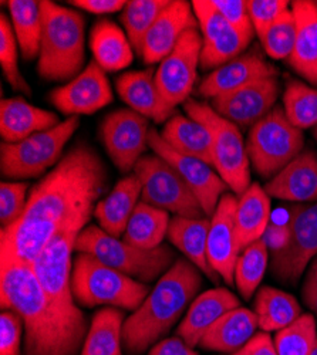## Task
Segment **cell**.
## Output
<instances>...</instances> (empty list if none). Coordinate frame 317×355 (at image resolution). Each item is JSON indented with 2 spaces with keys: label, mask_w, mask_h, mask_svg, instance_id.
Listing matches in <instances>:
<instances>
[{
  "label": "cell",
  "mask_w": 317,
  "mask_h": 355,
  "mask_svg": "<svg viewBox=\"0 0 317 355\" xmlns=\"http://www.w3.org/2000/svg\"><path fill=\"white\" fill-rule=\"evenodd\" d=\"M107 184L97 151L87 142L76 144L28 192L20 219L0 232V252L32 264L57 234L89 226Z\"/></svg>",
  "instance_id": "cell-1"
},
{
  "label": "cell",
  "mask_w": 317,
  "mask_h": 355,
  "mask_svg": "<svg viewBox=\"0 0 317 355\" xmlns=\"http://www.w3.org/2000/svg\"><path fill=\"white\" fill-rule=\"evenodd\" d=\"M2 310L16 311L24 324L22 355H76L89 333L85 317L62 311L44 293L32 264L2 254Z\"/></svg>",
  "instance_id": "cell-2"
},
{
  "label": "cell",
  "mask_w": 317,
  "mask_h": 355,
  "mask_svg": "<svg viewBox=\"0 0 317 355\" xmlns=\"http://www.w3.org/2000/svg\"><path fill=\"white\" fill-rule=\"evenodd\" d=\"M203 287L199 269L187 257L177 259L158 280L144 303L126 318L123 347L128 355H141L154 347L182 317Z\"/></svg>",
  "instance_id": "cell-3"
},
{
  "label": "cell",
  "mask_w": 317,
  "mask_h": 355,
  "mask_svg": "<svg viewBox=\"0 0 317 355\" xmlns=\"http://www.w3.org/2000/svg\"><path fill=\"white\" fill-rule=\"evenodd\" d=\"M40 10L43 35L37 73L47 81L69 83L84 70V17L78 12L50 0H42Z\"/></svg>",
  "instance_id": "cell-4"
},
{
  "label": "cell",
  "mask_w": 317,
  "mask_h": 355,
  "mask_svg": "<svg viewBox=\"0 0 317 355\" xmlns=\"http://www.w3.org/2000/svg\"><path fill=\"white\" fill-rule=\"evenodd\" d=\"M71 291L83 307L108 306L135 311L150 294V287L108 268L89 253H77L73 260Z\"/></svg>",
  "instance_id": "cell-5"
},
{
  "label": "cell",
  "mask_w": 317,
  "mask_h": 355,
  "mask_svg": "<svg viewBox=\"0 0 317 355\" xmlns=\"http://www.w3.org/2000/svg\"><path fill=\"white\" fill-rule=\"evenodd\" d=\"M76 252L89 253L108 268L144 284L160 280L177 261L174 250L166 245L153 250H144L126 241L112 238L96 225L81 230L76 242Z\"/></svg>",
  "instance_id": "cell-6"
},
{
  "label": "cell",
  "mask_w": 317,
  "mask_h": 355,
  "mask_svg": "<svg viewBox=\"0 0 317 355\" xmlns=\"http://www.w3.org/2000/svg\"><path fill=\"white\" fill-rule=\"evenodd\" d=\"M184 110L192 120L204 124L212 138L214 168L229 189L241 196L250 187V161L241 128L214 111L211 104L188 98Z\"/></svg>",
  "instance_id": "cell-7"
},
{
  "label": "cell",
  "mask_w": 317,
  "mask_h": 355,
  "mask_svg": "<svg viewBox=\"0 0 317 355\" xmlns=\"http://www.w3.org/2000/svg\"><path fill=\"white\" fill-rule=\"evenodd\" d=\"M80 127L78 116H69L59 125L37 132L20 142L0 145V171L9 181L31 180L53 169L65 157V148Z\"/></svg>",
  "instance_id": "cell-8"
},
{
  "label": "cell",
  "mask_w": 317,
  "mask_h": 355,
  "mask_svg": "<svg viewBox=\"0 0 317 355\" xmlns=\"http://www.w3.org/2000/svg\"><path fill=\"white\" fill-rule=\"evenodd\" d=\"M303 131L287 120L283 107L276 105L249 130L246 153L255 172L264 180H272L303 151Z\"/></svg>",
  "instance_id": "cell-9"
},
{
  "label": "cell",
  "mask_w": 317,
  "mask_h": 355,
  "mask_svg": "<svg viewBox=\"0 0 317 355\" xmlns=\"http://www.w3.org/2000/svg\"><path fill=\"white\" fill-rule=\"evenodd\" d=\"M134 173L142 185V202L181 218L200 219L207 216L178 171L160 155H144L137 162Z\"/></svg>",
  "instance_id": "cell-10"
},
{
  "label": "cell",
  "mask_w": 317,
  "mask_h": 355,
  "mask_svg": "<svg viewBox=\"0 0 317 355\" xmlns=\"http://www.w3.org/2000/svg\"><path fill=\"white\" fill-rule=\"evenodd\" d=\"M286 225L287 241L271 252V270L277 282L295 286L317 257V202L293 205Z\"/></svg>",
  "instance_id": "cell-11"
},
{
  "label": "cell",
  "mask_w": 317,
  "mask_h": 355,
  "mask_svg": "<svg viewBox=\"0 0 317 355\" xmlns=\"http://www.w3.org/2000/svg\"><path fill=\"white\" fill-rule=\"evenodd\" d=\"M81 230L83 229L80 227L63 230L39 253L32 263L36 277L47 294V297L62 311L73 317H84L74 302L71 291V254L76 252V242Z\"/></svg>",
  "instance_id": "cell-12"
},
{
  "label": "cell",
  "mask_w": 317,
  "mask_h": 355,
  "mask_svg": "<svg viewBox=\"0 0 317 355\" xmlns=\"http://www.w3.org/2000/svg\"><path fill=\"white\" fill-rule=\"evenodd\" d=\"M200 50L203 36L198 27H192L160 63L155 71V81L164 101L171 108L175 110L189 98L196 81L198 66L200 64Z\"/></svg>",
  "instance_id": "cell-13"
},
{
  "label": "cell",
  "mask_w": 317,
  "mask_h": 355,
  "mask_svg": "<svg viewBox=\"0 0 317 355\" xmlns=\"http://www.w3.org/2000/svg\"><path fill=\"white\" fill-rule=\"evenodd\" d=\"M148 118L123 108L108 114L100 127L101 141L105 151L123 173L134 171L137 162L150 146Z\"/></svg>",
  "instance_id": "cell-14"
},
{
  "label": "cell",
  "mask_w": 317,
  "mask_h": 355,
  "mask_svg": "<svg viewBox=\"0 0 317 355\" xmlns=\"http://www.w3.org/2000/svg\"><path fill=\"white\" fill-rule=\"evenodd\" d=\"M191 5L203 36L200 67L214 71L246 51L250 42L223 19L211 0H192Z\"/></svg>",
  "instance_id": "cell-15"
},
{
  "label": "cell",
  "mask_w": 317,
  "mask_h": 355,
  "mask_svg": "<svg viewBox=\"0 0 317 355\" xmlns=\"http://www.w3.org/2000/svg\"><path fill=\"white\" fill-rule=\"evenodd\" d=\"M148 144L151 150L174 166L182 180L192 189L208 218H212L221 198L228 193L229 187L212 165L180 154L164 141L157 130L150 131Z\"/></svg>",
  "instance_id": "cell-16"
},
{
  "label": "cell",
  "mask_w": 317,
  "mask_h": 355,
  "mask_svg": "<svg viewBox=\"0 0 317 355\" xmlns=\"http://www.w3.org/2000/svg\"><path fill=\"white\" fill-rule=\"evenodd\" d=\"M280 93L277 76L255 80L211 100L216 114L239 128H252L275 107Z\"/></svg>",
  "instance_id": "cell-17"
},
{
  "label": "cell",
  "mask_w": 317,
  "mask_h": 355,
  "mask_svg": "<svg viewBox=\"0 0 317 355\" xmlns=\"http://www.w3.org/2000/svg\"><path fill=\"white\" fill-rule=\"evenodd\" d=\"M50 103L69 116L90 115L112 103L114 96L105 71L93 60L71 81L54 88Z\"/></svg>",
  "instance_id": "cell-18"
},
{
  "label": "cell",
  "mask_w": 317,
  "mask_h": 355,
  "mask_svg": "<svg viewBox=\"0 0 317 355\" xmlns=\"http://www.w3.org/2000/svg\"><path fill=\"white\" fill-rule=\"evenodd\" d=\"M238 196L225 193L211 218L208 234V260L216 275L228 284H235V266L241 254L237 230Z\"/></svg>",
  "instance_id": "cell-19"
},
{
  "label": "cell",
  "mask_w": 317,
  "mask_h": 355,
  "mask_svg": "<svg viewBox=\"0 0 317 355\" xmlns=\"http://www.w3.org/2000/svg\"><path fill=\"white\" fill-rule=\"evenodd\" d=\"M192 27H198L192 5L185 0H171L144 40L142 60L147 64L161 63Z\"/></svg>",
  "instance_id": "cell-20"
},
{
  "label": "cell",
  "mask_w": 317,
  "mask_h": 355,
  "mask_svg": "<svg viewBox=\"0 0 317 355\" xmlns=\"http://www.w3.org/2000/svg\"><path fill=\"white\" fill-rule=\"evenodd\" d=\"M277 69L266 62L257 47L245 51L235 60L211 71L198 85V94L205 98H215L241 88L255 80L277 76Z\"/></svg>",
  "instance_id": "cell-21"
},
{
  "label": "cell",
  "mask_w": 317,
  "mask_h": 355,
  "mask_svg": "<svg viewBox=\"0 0 317 355\" xmlns=\"http://www.w3.org/2000/svg\"><path fill=\"white\" fill-rule=\"evenodd\" d=\"M269 198L296 203L317 202V154L302 151L265 185Z\"/></svg>",
  "instance_id": "cell-22"
},
{
  "label": "cell",
  "mask_w": 317,
  "mask_h": 355,
  "mask_svg": "<svg viewBox=\"0 0 317 355\" xmlns=\"http://www.w3.org/2000/svg\"><path fill=\"white\" fill-rule=\"evenodd\" d=\"M117 93L130 110L158 124L174 116L175 110L166 105L158 90L154 69L121 74L117 78Z\"/></svg>",
  "instance_id": "cell-23"
},
{
  "label": "cell",
  "mask_w": 317,
  "mask_h": 355,
  "mask_svg": "<svg viewBox=\"0 0 317 355\" xmlns=\"http://www.w3.org/2000/svg\"><path fill=\"white\" fill-rule=\"evenodd\" d=\"M237 307H241V303L230 290L225 287L207 290L199 294L189 306L178 325L177 336L194 348L199 345L200 338L216 320Z\"/></svg>",
  "instance_id": "cell-24"
},
{
  "label": "cell",
  "mask_w": 317,
  "mask_h": 355,
  "mask_svg": "<svg viewBox=\"0 0 317 355\" xmlns=\"http://www.w3.org/2000/svg\"><path fill=\"white\" fill-rule=\"evenodd\" d=\"M60 123L55 112L28 104L23 97L3 98L0 104V134L3 142H20Z\"/></svg>",
  "instance_id": "cell-25"
},
{
  "label": "cell",
  "mask_w": 317,
  "mask_h": 355,
  "mask_svg": "<svg viewBox=\"0 0 317 355\" xmlns=\"http://www.w3.org/2000/svg\"><path fill=\"white\" fill-rule=\"evenodd\" d=\"M296 42L286 63L309 84L317 85V6L311 0H295Z\"/></svg>",
  "instance_id": "cell-26"
},
{
  "label": "cell",
  "mask_w": 317,
  "mask_h": 355,
  "mask_svg": "<svg viewBox=\"0 0 317 355\" xmlns=\"http://www.w3.org/2000/svg\"><path fill=\"white\" fill-rule=\"evenodd\" d=\"M141 192L142 185L135 173L120 180L112 191L96 205L94 216L98 226L112 238L120 239L137 208Z\"/></svg>",
  "instance_id": "cell-27"
},
{
  "label": "cell",
  "mask_w": 317,
  "mask_h": 355,
  "mask_svg": "<svg viewBox=\"0 0 317 355\" xmlns=\"http://www.w3.org/2000/svg\"><path fill=\"white\" fill-rule=\"evenodd\" d=\"M211 218L188 219L181 216L171 218L166 238L185 257L204 273L215 284L219 283V276L211 268L208 260V234Z\"/></svg>",
  "instance_id": "cell-28"
},
{
  "label": "cell",
  "mask_w": 317,
  "mask_h": 355,
  "mask_svg": "<svg viewBox=\"0 0 317 355\" xmlns=\"http://www.w3.org/2000/svg\"><path fill=\"white\" fill-rule=\"evenodd\" d=\"M257 327V318L252 310L237 307L211 325L198 347L208 351L232 354L241 349L256 334Z\"/></svg>",
  "instance_id": "cell-29"
},
{
  "label": "cell",
  "mask_w": 317,
  "mask_h": 355,
  "mask_svg": "<svg viewBox=\"0 0 317 355\" xmlns=\"http://www.w3.org/2000/svg\"><path fill=\"white\" fill-rule=\"evenodd\" d=\"M90 49L94 62L105 73H117L127 69L134 58V49L127 33L108 19L98 20L92 28Z\"/></svg>",
  "instance_id": "cell-30"
},
{
  "label": "cell",
  "mask_w": 317,
  "mask_h": 355,
  "mask_svg": "<svg viewBox=\"0 0 317 355\" xmlns=\"http://www.w3.org/2000/svg\"><path fill=\"white\" fill-rule=\"evenodd\" d=\"M271 220V198L265 188L253 182L238 196L237 230L241 252L256 241H261Z\"/></svg>",
  "instance_id": "cell-31"
},
{
  "label": "cell",
  "mask_w": 317,
  "mask_h": 355,
  "mask_svg": "<svg viewBox=\"0 0 317 355\" xmlns=\"http://www.w3.org/2000/svg\"><path fill=\"white\" fill-rule=\"evenodd\" d=\"M161 137L172 150L214 166L212 138L204 124L189 116L175 114L165 123Z\"/></svg>",
  "instance_id": "cell-32"
},
{
  "label": "cell",
  "mask_w": 317,
  "mask_h": 355,
  "mask_svg": "<svg viewBox=\"0 0 317 355\" xmlns=\"http://www.w3.org/2000/svg\"><path fill=\"white\" fill-rule=\"evenodd\" d=\"M253 313L262 331L277 333L302 315V307L292 294L264 286L256 291Z\"/></svg>",
  "instance_id": "cell-33"
},
{
  "label": "cell",
  "mask_w": 317,
  "mask_h": 355,
  "mask_svg": "<svg viewBox=\"0 0 317 355\" xmlns=\"http://www.w3.org/2000/svg\"><path fill=\"white\" fill-rule=\"evenodd\" d=\"M126 314L121 309H100L89 327L80 355H123V325Z\"/></svg>",
  "instance_id": "cell-34"
},
{
  "label": "cell",
  "mask_w": 317,
  "mask_h": 355,
  "mask_svg": "<svg viewBox=\"0 0 317 355\" xmlns=\"http://www.w3.org/2000/svg\"><path fill=\"white\" fill-rule=\"evenodd\" d=\"M22 57L26 62L39 58L43 35V17L40 2L35 0H10L5 2Z\"/></svg>",
  "instance_id": "cell-35"
},
{
  "label": "cell",
  "mask_w": 317,
  "mask_h": 355,
  "mask_svg": "<svg viewBox=\"0 0 317 355\" xmlns=\"http://www.w3.org/2000/svg\"><path fill=\"white\" fill-rule=\"evenodd\" d=\"M169 223L168 212L141 200L127 225L123 241L144 250L157 249L166 238Z\"/></svg>",
  "instance_id": "cell-36"
},
{
  "label": "cell",
  "mask_w": 317,
  "mask_h": 355,
  "mask_svg": "<svg viewBox=\"0 0 317 355\" xmlns=\"http://www.w3.org/2000/svg\"><path fill=\"white\" fill-rule=\"evenodd\" d=\"M286 118L299 130L317 127V88L289 78L283 92Z\"/></svg>",
  "instance_id": "cell-37"
},
{
  "label": "cell",
  "mask_w": 317,
  "mask_h": 355,
  "mask_svg": "<svg viewBox=\"0 0 317 355\" xmlns=\"http://www.w3.org/2000/svg\"><path fill=\"white\" fill-rule=\"evenodd\" d=\"M169 3L171 0H131V2H127L120 20L138 55L142 53V44L150 28Z\"/></svg>",
  "instance_id": "cell-38"
},
{
  "label": "cell",
  "mask_w": 317,
  "mask_h": 355,
  "mask_svg": "<svg viewBox=\"0 0 317 355\" xmlns=\"http://www.w3.org/2000/svg\"><path fill=\"white\" fill-rule=\"evenodd\" d=\"M269 248L264 239L245 248L235 266V286L242 299L250 300L266 273Z\"/></svg>",
  "instance_id": "cell-39"
},
{
  "label": "cell",
  "mask_w": 317,
  "mask_h": 355,
  "mask_svg": "<svg viewBox=\"0 0 317 355\" xmlns=\"http://www.w3.org/2000/svg\"><path fill=\"white\" fill-rule=\"evenodd\" d=\"M316 318L313 314H302L296 321L275 336L279 355H310L317 341Z\"/></svg>",
  "instance_id": "cell-40"
},
{
  "label": "cell",
  "mask_w": 317,
  "mask_h": 355,
  "mask_svg": "<svg viewBox=\"0 0 317 355\" xmlns=\"http://www.w3.org/2000/svg\"><path fill=\"white\" fill-rule=\"evenodd\" d=\"M17 39L13 32L10 17L6 13L0 15V66L12 90L24 96L32 94V88L27 84L19 69Z\"/></svg>",
  "instance_id": "cell-41"
},
{
  "label": "cell",
  "mask_w": 317,
  "mask_h": 355,
  "mask_svg": "<svg viewBox=\"0 0 317 355\" xmlns=\"http://www.w3.org/2000/svg\"><path fill=\"white\" fill-rule=\"evenodd\" d=\"M296 31V17L291 8L273 21L265 36L259 42H261L265 53L273 60H287L295 47Z\"/></svg>",
  "instance_id": "cell-42"
},
{
  "label": "cell",
  "mask_w": 317,
  "mask_h": 355,
  "mask_svg": "<svg viewBox=\"0 0 317 355\" xmlns=\"http://www.w3.org/2000/svg\"><path fill=\"white\" fill-rule=\"evenodd\" d=\"M26 182H2L0 185V225L2 229L9 227L20 219L27 205Z\"/></svg>",
  "instance_id": "cell-43"
},
{
  "label": "cell",
  "mask_w": 317,
  "mask_h": 355,
  "mask_svg": "<svg viewBox=\"0 0 317 355\" xmlns=\"http://www.w3.org/2000/svg\"><path fill=\"white\" fill-rule=\"evenodd\" d=\"M292 2L287 0H249L248 10L255 28V35L261 40L273 21L291 9Z\"/></svg>",
  "instance_id": "cell-44"
},
{
  "label": "cell",
  "mask_w": 317,
  "mask_h": 355,
  "mask_svg": "<svg viewBox=\"0 0 317 355\" xmlns=\"http://www.w3.org/2000/svg\"><path fill=\"white\" fill-rule=\"evenodd\" d=\"M211 2L238 33L248 42H252L256 35L248 10V2H243V0H211Z\"/></svg>",
  "instance_id": "cell-45"
},
{
  "label": "cell",
  "mask_w": 317,
  "mask_h": 355,
  "mask_svg": "<svg viewBox=\"0 0 317 355\" xmlns=\"http://www.w3.org/2000/svg\"><path fill=\"white\" fill-rule=\"evenodd\" d=\"M24 324L13 310H2L0 314V355H22V338Z\"/></svg>",
  "instance_id": "cell-46"
},
{
  "label": "cell",
  "mask_w": 317,
  "mask_h": 355,
  "mask_svg": "<svg viewBox=\"0 0 317 355\" xmlns=\"http://www.w3.org/2000/svg\"><path fill=\"white\" fill-rule=\"evenodd\" d=\"M228 355H279L269 333H256L241 349Z\"/></svg>",
  "instance_id": "cell-47"
},
{
  "label": "cell",
  "mask_w": 317,
  "mask_h": 355,
  "mask_svg": "<svg viewBox=\"0 0 317 355\" xmlns=\"http://www.w3.org/2000/svg\"><path fill=\"white\" fill-rule=\"evenodd\" d=\"M69 5H73L77 9H83L89 13L101 16L124 10L127 2H124V0H71Z\"/></svg>",
  "instance_id": "cell-48"
},
{
  "label": "cell",
  "mask_w": 317,
  "mask_h": 355,
  "mask_svg": "<svg viewBox=\"0 0 317 355\" xmlns=\"http://www.w3.org/2000/svg\"><path fill=\"white\" fill-rule=\"evenodd\" d=\"M148 355H199L191 345H188L181 337H169L158 341Z\"/></svg>",
  "instance_id": "cell-49"
},
{
  "label": "cell",
  "mask_w": 317,
  "mask_h": 355,
  "mask_svg": "<svg viewBox=\"0 0 317 355\" xmlns=\"http://www.w3.org/2000/svg\"><path fill=\"white\" fill-rule=\"evenodd\" d=\"M302 299L317 321V257L309 266L302 287Z\"/></svg>",
  "instance_id": "cell-50"
},
{
  "label": "cell",
  "mask_w": 317,
  "mask_h": 355,
  "mask_svg": "<svg viewBox=\"0 0 317 355\" xmlns=\"http://www.w3.org/2000/svg\"><path fill=\"white\" fill-rule=\"evenodd\" d=\"M310 355H317V341H316L314 348H313V351H311V354H310Z\"/></svg>",
  "instance_id": "cell-51"
},
{
  "label": "cell",
  "mask_w": 317,
  "mask_h": 355,
  "mask_svg": "<svg viewBox=\"0 0 317 355\" xmlns=\"http://www.w3.org/2000/svg\"><path fill=\"white\" fill-rule=\"evenodd\" d=\"M313 134H314V137H316V139H317V127L313 130Z\"/></svg>",
  "instance_id": "cell-52"
},
{
  "label": "cell",
  "mask_w": 317,
  "mask_h": 355,
  "mask_svg": "<svg viewBox=\"0 0 317 355\" xmlns=\"http://www.w3.org/2000/svg\"><path fill=\"white\" fill-rule=\"evenodd\" d=\"M316 6H317V2H316Z\"/></svg>",
  "instance_id": "cell-53"
}]
</instances>
